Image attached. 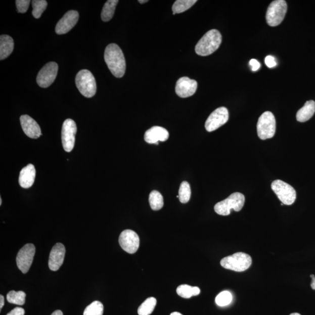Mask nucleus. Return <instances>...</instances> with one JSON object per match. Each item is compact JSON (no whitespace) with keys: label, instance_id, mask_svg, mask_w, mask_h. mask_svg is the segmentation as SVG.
I'll return each instance as SVG.
<instances>
[{"label":"nucleus","instance_id":"f257e3e1","mask_svg":"<svg viewBox=\"0 0 315 315\" xmlns=\"http://www.w3.org/2000/svg\"><path fill=\"white\" fill-rule=\"evenodd\" d=\"M104 59L106 65L116 78L123 77L126 72V60L119 46L112 43L105 49Z\"/></svg>","mask_w":315,"mask_h":315},{"label":"nucleus","instance_id":"f03ea898","mask_svg":"<svg viewBox=\"0 0 315 315\" xmlns=\"http://www.w3.org/2000/svg\"><path fill=\"white\" fill-rule=\"evenodd\" d=\"M222 41L221 34L217 29H211L201 38L195 47L197 55L207 56L217 50Z\"/></svg>","mask_w":315,"mask_h":315},{"label":"nucleus","instance_id":"7ed1b4c3","mask_svg":"<svg viewBox=\"0 0 315 315\" xmlns=\"http://www.w3.org/2000/svg\"><path fill=\"white\" fill-rule=\"evenodd\" d=\"M245 202L244 195L241 193H234L226 199L216 204L214 210L216 213L220 215H229L232 209L235 211H241L244 206Z\"/></svg>","mask_w":315,"mask_h":315},{"label":"nucleus","instance_id":"20e7f679","mask_svg":"<svg viewBox=\"0 0 315 315\" xmlns=\"http://www.w3.org/2000/svg\"><path fill=\"white\" fill-rule=\"evenodd\" d=\"M252 263V257L248 254L238 252L223 258L220 264L222 267L229 270L242 272L248 270Z\"/></svg>","mask_w":315,"mask_h":315},{"label":"nucleus","instance_id":"39448f33","mask_svg":"<svg viewBox=\"0 0 315 315\" xmlns=\"http://www.w3.org/2000/svg\"><path fill=\"white\" fill-rule=\"evenodd\" d=\"M75 83L79 92L86 98H92L97 93V83L94 76L88 70L79 71Z\"/></svg>","mask_w":315,"mask_h":315},{"label":"nucleus","instance_id":"423d86ee","mask_svg":"<svg viewBox=\"0 0 315 315\" xmlns=\"http://www.w3.org/2000/svg\"><path fill=\"white\" fill-rule=\"evenodd\" d=\"M276 122L274 115L269 111L260 116L257 124V134L261 140L271 139L276 132Z\"/></svg>","mask_w":315,"mask_h":315},{"label":"nucleus","instance_id":"0eeeda50","mask_svg":"<svg viewBox=\"0 0 315 315\" xmlns=\"http://www.w3.org/2000/svg\"><path fill=\"white\" fill-rule=\"evenodd\" d=\"M287 11V5L284 0H276L268 6L265 18L271 26H277L283 22Z\"/></svg>","mask_w":315,"mask_h":315},{"label":"nucleus","instance_id":"6e6552de","mask_svg":"<svg viewBox=\"0 0 315 315\" xmlns=\"http://www.w3.org/2000/svg\"><path fill=\"white\" fill-rule=\"evenodd\" d=\"M272 189L283 204L290 206L293 204L297 197L295 189L291 185L281 180L272 182Z\"/></svg>","mask_w":315,"mask_h":315},{"label":"nucleus","instance_id":"1a4fd4ad","mask_svg":"<svg viewBox=\"0 0 315 315\" xmlns=\"http://www.w3.org/2000/svg\"><path fill=\"white\" fill-rule=\"evenodd\" d=\"M77 131V125L73 120L68 119L64 121L62 132V144L64 150L68 153L74 149Z\"/></svg>","mask_w":315,"mask_h":315},{"label":"nucleus","instance_id":"9d476101","mask_svg":"<svg viewBox=\"0 0 315 315\" xmlns=\"http://www.w3.org/2000/svg\"><path fill=\"white\" fill-rule=\"evenodd\" d=\"M35 250V246L33 244H28L18 253L16 259L17 266L24 274L28 273L31 266Z\"/></svg>","mask_w":315,"mask_h":315},{"label":"nucleus","instance_id":"9b49d317","mask_svg":"<svg viewBox=\"0 0 315 315\" xmlns=\"http://www.w3.org/2000/svg\"><path fill=\"white\" fill-rule=\"evenodd\" d=\"M59 67L55 62H50L46 64L38 73L36 81L41 88H48L51 86L58 75Z\"/></svg>","mask_w":315,"mask_h":315},{"label":"nucleus","instance_id":"f8f14e48","mask_svg":"<svg viewBox=\"0 0 315 315\" xmlns=\"http://www.w3.org/2000/svg\"><path fill=\"white\" fill-rule=\"evenodd\" d=\"M229 119V112L226 107H220L215 109L208 117L205 123V128L208 132L217 130L225 124Z\"/></svg>","mask_w":315,"mask_h":315},{"label":"nucleus","instance_id":"ddd939ff","mask_svg":"<svg viewBox=\"0 0 315 315\" xmlns=\"http://www.w3.org/2000/svg\"><path fill=\"white\" fill-rule=\"evenodd\" d=\"M119 242L121 248L128 253H135L139 248V235L130 230H124L121 233Z\"/></svg>","mask_w":315,"mask_h":315},{"label":"nucleus","instance_id":"4468645a","mask_svg":"<svg viewBox=\"0 0 315 315\" xmlns=\"http://www.w3.org/2000/svg\"><path fill=\"white\" fill-rule=\"evenodd\" d=\"M79 14L77 11H68L57 24L55 30L58 35H63L70 31L77 24Z\"/></svg>","mask_w":315,"mask_h":315},{"label":"nucleus","instance_id":"2eb2a0df","mask_svg":"<svg viewBox=\"0 0 315 315\" xmlns=\"http://www.w3.org/2000/svg\"><path fill=\"white\" fill-rule=\"evenodd\" d=\"M197 88V82L194 79L184 77L178 79L176 86V94L181 98H188L194 95Z\"/></svg>","mask_w":315,"mask_h":315},{"label":"nucleus","instance_id":"dca6fc26","mask_svg":"<svg viewBox=\"0 0 315 315\" xmlns=\"http://www.w3.org/2000/svg\"><path fill=\"white\" fill-rule=\"evenodd\" d=\"M65 254L66 248L61 243L53 246L49 259V267L52 271H59L63 263Z\"/></svg>","mask_w":315,"mask_h":315},{"label":"nucleus","instance_id":"f3484780","mask_svg":"<svg viewBox=\"0 0 315 315\" xmlns=\"http://www.w3.org/2000/svg\"><path fill=\"white\" fill-rule=\"evenodd\" d=\"M20 121L23 131L29 138L37 139L41 136V129L36 121L28 115H22Z\"/></svg>","mask_w":315,"mask_h":315},{"label":"nucleus","instance_id":"a211bd4d","mask_svg":"<svg viewBox=\"0 0 315 315\" xmlns=\"http://www.w3.org/2000/svg\"><path fill=\"white\" fill-rule=\"evenodd\" d=\"M169 136V132L166 129L154 126L146 132L144 140L147 143L158 144V142H164L168 140Z\"/></svg>","mask_w":315,"mask_h":315},{"label":"nucleus","instance_id":"6ab92c4d","mask_svg":"<svg viewBox=\"0 0 315 315\" xmlns=\"http://www.w3.org/2000/svg\"><path fill=\"white\" fill-rule=\"evenodd\" d=\"M36 177V170L32 164H29L21 170L19 177V184L23 188L32 187Z\"/></svg>","mask_w":315,"mask_h":315},{"label":"nucleus","instance_id":"aec40b11","mask_svg":"<svg viewBox=\"0 0 315 315\" xmlns=\"http://www.w3.org/2000/svg\"><path fill=\"white\" fill-rule=\"evenodd\" d=\"M14 48V40L9 35H3L0 36V60L7 58L13 52Z\"/></svg>","mask_w":315,"mask_h":315},{"label":"nucleus","instance_id":"412c9836","mask_svg":"<svg viewBox=\"0 0 315 315\" xmlns=\"http://www.w3.org/2000/svg\"><path fill=\"white\" fill-rule=\"evenodd\" d=\"M315 112V102L313 101H307L297 113V120L299 122H305L312 117Z\"/></svg>","mask_w":315,"mask_h":315},{"label":"nucleus","instance_id":"4be33fe9","mask_svg":"<svg viewBox=\"0 0 315 315\" xmlns=\"http://www.w3.org/2000/svg\"><path fill=\"white\" fill-rule=\"evenodd\" d=\"M119 1L117 0H109L105 3L101 13L102 21L108 22L111 20L115 14L116 7Z\"/></svg>","mask_w":315,"mask_h":315},{"label":"nucleus","instance_id":"5701e85b","mask_svg":"<svg viewBox=\"0 0 315 315\" xmlns=\"http://www.w3.org/2000/svg\"><path fill=\"white\" fill-rule=\"evenodd\" d=\"M176 293L182 298H190L193 296L199 295L200 289L197 287H192L187 284H183L177 288Z\"/></svg>","mask_w":315,"mask_h":315},{"label":"nucleus","instance_id":"b1692460","mask_svg":"<svg viewBox=\"0 0 315 315\" xmlns=\"http://www.w3.org/2000/svg\"><path fill=\"white\" fill-rule=\"evenodd\" d=\"M196 0H177L172 6L173 14H180L188 10L195 5Z\"/></svg>","mask_w":315,"mask_h":315},{"label":"nucleus","instance_id":"393cba45","mask_svg":"<svg viewBox=\"0 0 315 315\" xmlns=\"http://www.w3.org/2000/svg\"><path fill=\"white\" fill-rule=\"evenodd\" d=\"M149 203L152 210L158 211L164 206V199L160 193L153 191L150 194Z\"/></svg>","mask_w":315,"mask_h":315},{"label":"nucleus","instance_id":"a878e982","mask_svg":"<svg viewBox=\"0 0 315 315\" xmlns=\"http://www.w3.org/2000/svg\"><path fill=\"white\" fill-rule=\"evenodd\" d=\"M157 305V299L154 297L147 298L138 309L139 315H150L153 313Z\"/></svg>","mask_w":315,"mask_h":315},{"label":"nucleus","instance_id":"bb28decb","mask_svg":"<svg viewBox=\"0 0 315 315\" xmlns=\"http://www.w3.org/2000/svg\"><path fill=\"white\" fill-rule=\"evenodd\" d=\"M26 294L24 291H11L7 295L8 302L13 304L23 305L25 303Z\"/></svg>","mask_w":315,"mask_h":315},{"label":"nucleus","instance_id":"cd10ccee","mask_svg":"<svg viewBox=\"0 0 315 315\" xmlns=\"http://www.w3.org/2000/svg\"><path fill=\"white\" fill-rule=\"evenodd\" d=\"M179 201L181 203H187L191 197V186L188 182L184 181L181 184L179 191Z\"/></svg>","mask_w":315,"mask_h":315},{"label":"nucleus","instance_id":"c85d7f7f","mask_svg":"<svg viewBox=\"0 0 315 315\" xmlns=\"http://www.w3.org/2000/svg\"><path fill=\"white\" fill-rule=\"evenodd\" d=\"M104 305L100 301H94L86 307L83 315H103Z\"/></svg>","mask_w":315,"mask_h":315},{"label":"nucleus","instance_id":"c756f323","mask_svg":"<svg viewBox=\"0 0 315 315\" xmlns=\"http://www.w3.org/2000/svg\"><path fill=\"white\" fill-rule=\"evenodd\" d=\"M32 15L34 18H39L44 10L47 9L48 2L45 0H34L32 2Z\"/></svg>","mask_w":315,"mask_h":315},{"label":"nucleus","instance_id":"7c9ffc66","mask_svg":"<svg viewBox=\"0 0 315 315\" xmlns=\"http://www.w3.org/2000/svg\"><path fill=\"white\" fill-rule=\"evenodd\" d=\"M233 301V295L230 292L224 291L219 293L215 298V302L219 306H226Z\"/></svg>","mask_w":315,"mask_h":315},{"label":"nucleus","instance_id":"2f4dec72","mask_svg":"<svg viewBox=\"0 0 315 315\" xmlns=\"http://www.w3.org/2000/svg\"><path fill=\"white\" fill-rule=\"evenodd\" d=\"M16 6L19 13H25L27 11L30 2L29 0H17Z\"/></svg>","mask_w":315,"mask_h":315},{"label":"nucleus","instance_id":"473e14b6","mask_svg":"<svg viewBox=\"0 0 315 315\" xmlns=\"http://www.w3.org/2000/svg\"><path fill=\"white\" fill-rule=\"evenodd\" d=\"M265 63L268 68H273L276 66V59L272 56H267L265 58Z\"/></svg>","mask_w":315,"mask_h":315},{"label":"nucleus","instance_id":"72a5a7b5","mask_svg":"<svg viewBox=\"0 0 315 315\" xmlns=\"http://www.w3.org/2000/svg\"><path fill=\"white\" fill-rule=\"evenodd\" d=\"M25 314V310L20 307H17V308H15L13 310H11L10 312L8 313L7 315H24Z\"/></svg>","mask_w":315,"mask_h":315},{"label":"nucleus","instance_id":"f704fd0d","mask_svg":"<svg viewBox=\"0 0 315 315\" xmlns=\"http://www.w3.org/2000/svg\"><path fill=\"white\" fill-rule=\"evenodd\" d=\"M250 65L252 67V70L253 71H256L259 69L260 67V64L256 59H252L250 61Z\"/></svg>","mask_w":315,"mask_h":315},{"label":"nucleus","instance_id":"c9c22d12","mask_svg":"<svg viewBox=\"0 0 315 315\" xmlns=\"http://www.w3.org/2000/svg\"><path fill=\"white\" fill-rule=\"evenodd\" d=\"M5 305V298L2 295H0V310H2Z\"/></svg>","mask_w":315,"mask_h":315},{"label":"nucleus","instance_id":"e433bc0d","mask_svg":"<svg viewBox=\"0 0 315 315\" xmlns=\"http://www.w3.org/2000/svg\"><path fill=\"white\" fill-rule=\"evenodd\" d=\"M51 315H63V313L62 311L60 310H57L55 311L54 312H53Z\"/></svg>","mask_w":315,"mask_h":315},{"label":"nucleus","instance_id":"4c0bfd02","mask_svg":"<svg viewBox=\"0 0 315 315\" xmlns=\"http://www.w3.org/2000/svg\"><path fill=\"white\" fill-rule=\"evenodd\" d=\"M310 286L313 290H315V277L312 279V282H311Z\"/></svg>","mask_w":315,"mask_h":315},{"label":"nucleus","instance_id":"58836bf2","mask_svg":"<svg viewBox=\"0 0 315 315\" xmlns=\"http://www.w3.org/2000/svg\"><path fill=\"white\" fill-rule=\"evenodd\" d=\"M170 315H183V314H181V313H179V312H174L172 313Z\"/></svg>","mask_w":315,"mask_h":315},{"label":"nucleus","instance_id":"ea45409f","mask_svg":"<svg viewBox=\"0 0 315 315\" xmlns=\"http://www.w3.org/2000/svg\"><path fill=\"white\" fill-rule=\"evenodd\" d=\"M139 2L140 4H144V3H146L149 2V1H147V0H146V1H142V0H139Z\"/></svg>","mask_w":315,"mask_h":315},{"label":"nucleus","instance_id":"a19ab883","mask_svg":"<svg viewBox=\"0 0 315 315\" xmlns=\"http://www.w3.org/2000/svg\"><path fill=\"white\" fill-rule=\"evenodd\" d=\"M290 315H301V314L298 313H291Z\"/></svg>","mask_w":315,"mask_h":315},{"label":"nucleus","instance_id":"79ce46f5","mask_svg":"<svg viewBox=\"0 0 315 315\" xmlns=\"http://www.w3.org/2000/svg\"><path fill=\"white\" fill-rule=\"evenodd\" d=\"M314 277H315V276H314L313 275H311L310 276V278H312V279H313V278H314Z\"/></svg>","mask_w":315,"mask_h":315},{"label":"nucleus","instance_id":"37998d69","mask_svg":"<svg viewBox=\"0 0 315 315\" xmlns=\"http://www.w3.org/2000/svg\"><path fill=\"white\" fill-rule=\"evenodd\" d=\"M2 199L0 198V205H1L2 206Z\"/></svg>","mask_w":315,"mask_h":315}]
</instances>
